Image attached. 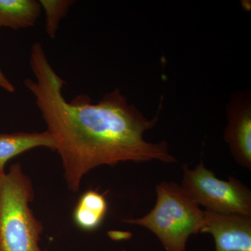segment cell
<instances>
[{
	"label": "cell",
	"instance_id": "cell-1",
	"mask_svg": "<svg viewBox=\"0 0 251 251\" xmlns=\"http://www.w3.org/2000/svg\"><path fill=\"white\" fill-rule=\"evenodd\" d=\"M29 64L35 79L24 80L53 138L62 161L68 188L77 193L82 178L100 166L124 162L156 161L173 163L166 142L151 143L144 134L158 116L148 120L119 88L97 103L81 95L68 102L62 94L65 82L50 63L42 44L31 46Z\"/></svg>",
	"mask_w": 251,
	"mask_h": 251
},
{
	"label": "cell",
	"instance_id": "cell-2",
	"mask_svg": "<svg viewBox=\"0 0 251 251\" xmlns=\"http://www.w3.org/2000/svg\"><path fill=\"white\" fill-rule=\"evenodd\" d=\"M34 193L20 163L0 176V251H46L39 246L42 224L29 207Z\"/></svg>",
	"mask_w": 251,
	"mask_h": 251
},
{
	"label": "cell",
	"instance_id": "cell-3",
	"mask_svg": "<svg viewBox=\"0 0 251 251\" xmlns=\"http://www.w3.org/2000/svg\"><path fill=\"white\" fill-rule=\"evenodd\" d=\"M157 200L149 214L125 220L153 232L166 251H186L190 236L202 232L204 213L179 184L162 182L156 187Z\"/></svg>",
	"mask_w": 251,
	"mask_h": 251
},
{
	"label": "cell",
	"instance_id": "cell-4",
	"mask_svg": "<svg viewBox=\"0 0 251 251\" xmlns=\"http://www.w3.org/2000/svg\"><path fill=\"white\" fill-rule=\"evenodd\" d=\"M181 187L198 205L224 214L251 216V191L233 176L220 179L201 161L194 169L182 166Z\"/></svg>",
	"mask_w": 251,
	"mask_h": 251
},
{
	"label": "cell",
	"instance_id": "cell-5",
	"mask_svg": "<svg viewBox=\"0 0 251 251\" xmlns=\"http://www.w3.org/2000/svg\"><path fill=\"white\" fill-rule=\"evenodd\" d=\"M224 139L238 164L251 171V99L249 92L234 94L226 106Z\"/></svg>",
	"mask_w": 251,
	"mask_h": 251
},
{
	"label": "cell",
	"instance_id": "cell-6",
	"mask_svg": "<svg viewBox=\"0 0 251 251\" xmlns=\"http://www.w3.org/2000/svg\"><path fill=\"white\" fill-rule=\"evenodd\" d=\"M204 213L201 232L213 236L216 251H251V216Z\"/></svg>",
	"mask_w": 251,
	"mask_h": 251
},
{
	"label": "cell",
	"instance_id": "cell-7",
	"mask_svg": "<svg viewBox=\"0 0 251 251\" xmlns=\"http://www.w3.org/2000/svg\"><path fill=\"white\" fill-rule=\"evenodd\" d=\"M39 147L55 150L53 138L48 130L0 134V176L4 174V167L10 159Z\"/></svg>",
	"mask_w": 251,
	"mask_h": 251
},
{
	"label": "cell",
	"instance_id": "cell-8",
	"mask_svg": "<svg viewBox=\"0 0 251 251\" xmlns=\"http://www.w3.org/2000/svg\"><path fill=\"white\" fill-rule=\"evenodd\" d=\"M41 9L36 0H0V27L15 30L32 27Z\"/></svg>",
	"mask_w": 251,
	"mask_h": 251
},
{
	"label": "cell",
	"instance_id": "cell-9",
	"mask_svg": "<svg viewBox=\"0 0 251 251\" xmlns=\"http://www.w3.org/2000/svg\"><path fill=\"white\" fill-rule=\"evenodd\" d=\"M108 204L103 195L90 190L81 196L74 211L75 225L85 231H93L103 222Z\"/></svg>",
	"mask_w": 251,
	"mask_h": 251
},
{
	"label": "cell",
	"instance_id": "cell-10",
	"mask_svg": "<svg viewBox=\"0 0 251 251\" xmlns=\"http://www.w3.org/2000/svg\"><path fill=\"white\" fill-rule=\"evenodd\" d=\"M41 7L46 14V32L50 39L57 36L59 23L67 16L71 6L75 3L74 0H41Z\"/></svg>",
	"mask_w": 251,
	"mask_h": 251
},
{
	"label": "cell",
	"instance_id": "cell-11",
	"mask_svg": "<svg viewBox=\"0 0 251 251\" xmlns=\"http://www.w3.org/2000/svg\"><path fill=\"white\" fill-rule=\"evenodd\" d=\"M0 88L10 92V93L15 92L14 85L10 82L9 79L4 75V73L1 72V69H0Z\"/></svg>",
	"mask_w": 251,
	"mask_h": 251
}]
</instances>
